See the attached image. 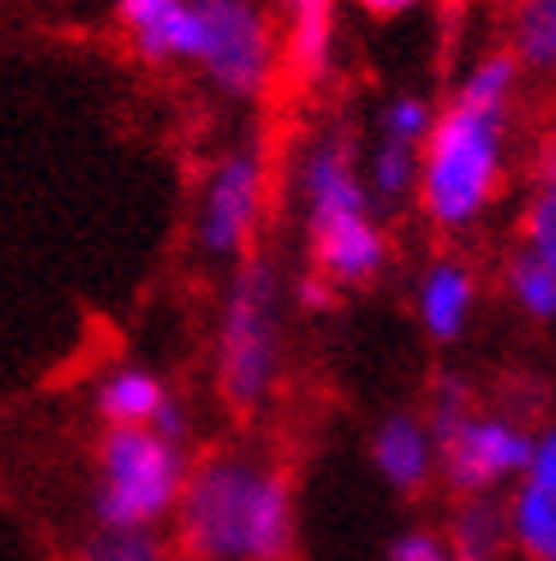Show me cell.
Segmentation results:
<instances>
[{"label":"cell","mask_w":556,"mask_h":561,"mask_svg":"<svg viewBox=\"0 0 556 561\" xmlns=\"http://www.w3.org/2000/svg\"><path fill=\"white\" fill-rule=\"evenodd\" d=\"M269 215V147L265 137H238L201 174L192 206V247L210 265H238L256 251Z\"/></svg>","instance_id":"7"},{"label":"cell","mask_w":556,"mask_h":561,"mask_svg":"<svg viewBox=\"0 0 556 561\" xmlns=\"http://www.w3.org/2000/svg\"><path fill=\"white\" fill-rule=\"evenodd\" d=\"M283 69L297 82H328L338 69V0H274Z\"/></svg>","instance_id":"9"},{"label":"cell","mask_w":556,"mask_h":561,"mask_svg":"<svg viewBox=\"0 0 556 561\" xmlns=\"http://www.w3.org/2000/svg\"><path fill=\"white\" fill-rule=\"evenodd\" d=\"M520 82L524 73L511 50L497 46L456 78L448 105L433 110L415 187V206L433 233H475L497 206L511 170V115Z\"/></svg>","instance_id":"1"},{"label":"cell","mask_w":556,"mask_h":561,"mask_svg":"<svg viewBox=\"0 0 556 561\" xmlns=\"http://www.w3.org/2000/svg\"><path fill=\"white\" fill-rule=\"evenodd\" d=\"M288 301H297L305 316H328V311H338V301H343V293L328 284L324 274H315V270H305V274H297L292 284H288Z\"/></svg>","instance_id":"23"},{"label":"cell","mask_w":556,"mask_h":561,"mask_svg":"<svg viewBox=\"0 0 556 561\" xmlns=\"http://www.w3.org/2000/svg\"><path fill=\"white\" fill-rule=\"evenodd\" d=\"M170 525L178 561H297L301 548L297 484L260 447H215L192 461Z\"/></svg>","instance_id":"2"},{"label":"cell","mask_w":556,"mask_h":561,"mask_svg":"<svg viewBox=\"0 0 556 561\" xmlns=\"http://www.w3.org/2000/svg\"><path fill=\"white\" fill-rule=\"evenodd\" d=\"M360 174H366V192L379 215L406 210L415 202V187H420V151L379 137L374 151L360 160Z\"/></svg>","instance_id":"17"},{"label":"cell","mask_w":556,"mask_h":561,"mask_svg":"<svg viewBox=\"0 0 556 561\" xmlns=\"http://www.w3.org/2000/svg\"><path fill=\"white\" fill-rule=\"evenodd\" d=\"M479 311V274L461 256H433L415 278V320L433 343H461Z\"/></svg>","instance_id":"11"},{"label":"cell","mask_w":556,"mask_h":561,"mask_svg":"<svg viewBox=\"0 0 556 561\" xmlns=\"http://www.w3.org/2000/svg\"><path fill=\"white\" fill-rule=\"evenodd\" d=\"M170 398H174V388L164 383L160 370L124 360V366H109L96 379L92 411H96V420L105 430H151Z\"/></svg>","instance_id":"12"},{"label":"cell","mask_w":556,"mask_h":561,"mask_svg":"<svg viewBox=\"0 0 556 561\" xmlns=\"http://www.w3.org/2000/svg\"><path fill=\"white\" fill-rule=\"evenodd\" d=\"M356 5L366 10L370 19H379V23H393V19H406L420 5H429V0H356Z\"/></svg>","instance_id":"25"},{"label":"cell","mask_w":556,"mask_h":561,"mask_svg":"<svg viewBox=\"0 0 556 561\" xmlns=\"http://www.w3.org/2000/svg\"><path fill=\"white\" fill-rule=\"evenodd\" d=\"M475 407H479V398H475V388H470L465 375H438V383L429 392V407L420 415H425L429 434H438V430H448L452 420H461L465 411H475Z\"/></svg>","instance_id":"21"},{"label":"cell","mask_w":556,"mask_h":561,"mask_svg":"<svg viewBox=\"0 0 556 561\" xmlns=\"http://www.w3.org/2000/svg\"><path fill=\"white\" fill-rule=\"evenodd\" d=\"M507 507V539L524 561H556V489L516 480L502 497Z\"/></svg>","instance_id":"14"},{"label":"cell","mask_w":556,"mask_h":561,"mask_svg":"<svg viewBox=\"0 0 556 561\" xmlns=\"http://www.w3.org/2000/svg\"><path fill=\"white\" fill-rule=\"evenodd\" d=\"M192 470V447L155 430H105L92 470L96 529H164Z\"/></svg>","instance_id":"6"},{"label":"cell","mask_w":556,"mask_h":561,"mask_svg":"<svg viewBox=\"0 0 556 561\" xmlns=\"http://www.w3.org/2000/svg\"><path fill=\"white\" fill-rule=\"evenodd\" d=\"M507 50L520 73L556 78V0H516L507 23Z\"/></svg>","instance_id":"16"},{"label":"cell","mask_w":556,"mask_h":561,"mask_svg":"<svg viewBox=\"0 0 556 561\" xmlns=\"http://www.w3.org/2000/svg\"><path fill=\"white\" fill-rule=\"evenodd\" d=\"M433 101L420 96V92H397L387 96L383 110H379V137L383 142H397V147H415L429 137V124H433Z\"/></svg>","instance_id":"20"},{"label":"cell","mask_w":556,"mask_h":561,"mask_svg":"<svg viewBox=\"0 0 556 561\" xmlns=\"http://www.w3.org/2000/svg\"><path fill=\"white\" fill-rule=\"evenodd\" d=\"M516 247L556 270V137L538 147L530 164V187L516 219Z\"/></svg>","instance_id":"13"},{"label":"cell","mask_w":556,"mask_h":561,"mask_svg":"<svg viewBox=\"0 0 556 561\" xmlns=\"http://www.w3.org/2000/svg\"><path fill=\"white\" fill-rule=\"evenodd\" d=\"M438 480L456 497H502L530 466L534 434L502 411H465L448 430L433 434Z\"/></svg>","instance_id":"8"},{"label":"cell","mask_w":556,"mask_h":561,"mask_svg":"<svg viewBox=\"0 0 556 561\" xmlns=\"http://www.w3.org/2000/svg\"><path fill=\"white\" fill-rule=\"evenodd\" d=\"M73 561H178L164 529H96L73 548Z\"/></svg>","instance_id":"19"},{"label":"cell","mask_w":556,"mask_h":561,"mask_svg":"<svg viewBox=\"0 0 556 561\" xmlns=\"http://www.w3.org/2000/svg\"><path fill=\"white\" fill-rule=\"evenodd\" d=\"M448 543L456 561H507V507L502 497H461L448 520Z\"/></svg>","instance_id":"15"},{"label":"cell","mask_w":556,"mask_h":561,"mask_svg":"<svg viewBox=\"0 0 556 561\" xmlns=\"http://www.w3.org/2000/svg\"><path fill=\"white\" fill-rule=\"evenodd\" d=\"M520 480H534V484L556 489V425H547V430H538V434H534L530 466H524Z\"/></svg>","instance_id":"24"},{"label":"cell","mask_w":556,"mask_h":561,"mask_svg":"<svg viewBox=\"0 0 556 561\" xmlns=\"http://www.w3.org/2000/svg\"><path fill=\"white\" fill-rule=\"evenodd\" d=\"M292 202L305 251H311V270L324 274L338 293L374 288L387 274L393 238L366 192L351 128L328 124L305 137L292 160Z\"/></svg>","instance_id":"4"},{"label":"cell","mask_w":556,"mask_h":561,"mask_svg":"<svg viewBox=\"0 0 556 561\" xmlns=\"http://www.w3.org/2000/svg\"><path fill=\"white\" fill-rule=\"evenodd\" d=\"M387 561H456V552H452V543H448L442 529L410 525L393 543H387Z\"/></svg>","instance_id":"22"},{"label":"cell","mask_w":556,"mask_h":561,"mask_svg":"<svg viewBox=\"0 0 556 561\" xmlns=\"http://www.w3.org/2000/svg\"><path fill=\"white\" fill-rule=\"evenodd\" d=\"M370 461L393 493H402V497L425 493L438 480V447H433L425 415L420 411H387L370 434Z\"/></svg>","instance_id":"10"},{"label":"cell","mask_w":556,"mask_h":561,"mask_svg":"<svg viewBox=\"0 0 556 561\" xmlns=\"http://www.w3.org/2000/svg\"><path fill=\"white\" fill-rule=\"evenodd\" d=\"M502 288H507V301L524 320L556 324V270L552 265H543L538 256L516 247L502 265Z\"/></svg>","instance_id":"18"},{"label":"cell","mask_w":556,"mask_h":561,"mask_svg":"<svg viewBox=\"0 0 556 561\" xmlns=\"http://www.w3.org/2000/svg\"><path fill=\"white\" fill-rule=\"evenodd\" d=\"M115 23L142 65L197 69L233 105H256L283 69L265 0H115Z\"/></svg>","instance_id":"3"},{"label":"cell","mask_w":556,"mask_h":561,"mask_svg":"<svg viewBox=\"0 0 556 561\" xmlns=\"http://www.w3.org/2000/svg\"><path fill=\"white\" fill-rule=\"evenodd\" d=\"M288 352V278L274 256L252 251L224 278L215 311V392L233 415H260Z\"/></svg>","instance_id":"5"}]
</instances>
